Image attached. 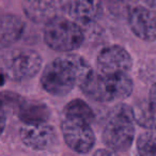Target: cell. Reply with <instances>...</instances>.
Listing matches in <instances>:
<instances>
[{"instance_id":"cell-1","label":"cell","mask_w":156,"mask_h":156,"mask_svg":"<svg viewBox=\"0 0 156 156\" xmlns=\"http://www.w3.org/2000/svg\"><path fill=\"white\" fill-rule=\"evenodd\" d=\"M94 74L86 60L76 55H65L46 65L41 77L43 89L49 94L63 96L81 86Z\"/></svg>"},{"instance_id":"cell-2","label":"cell","mask_w":156,"mask_h":156,"mask_svg":"<svg viewBox=\"0 0 156 156\" xmlns=\"http://www.w3.org/2000/svg\"><path fill=\"white\" fill-rule=\"evenodd\" d=\"M134 111L127 105L120 104L109 111L102 138L108 149L124 152L132 145L135 138Z\"/></svg>"},{"instance_id":"cell-3","label":"cell","mask_w":156,"mask_h":156,"mask_svg":"<svg viewBox=\"0 0 156 156\" xmlns=\"http://www.w3.org/2000/svg\"><path fill=\"white\" fill-rule=\"evenodd\" d=\"M87 96L98 102H115L129 96L133 81L127 74H95L81 86Z\"/></svg>"},{"instance_id":"cell-4","label":"cell","mask_w":156,"mask_h":156,"mask_svg":"<svg viewBox=\"0 0 156 156\" xmlns=\"http://www.w3.org/2000/svg\"><path fill=\"white\" fill-rule=\"evenodd\" d=\"M85 35L81 28L73 20L64 17L55 18L46 24L44 40L47 46L56 51L69 52L81 46Z\"/></svg>"},{"instance_id":"cell-5","label":"cell","mask_w":156,"mask_h":156,"mask_svg":"<svg viewBox=\"0 0 156 156\" xmlns=\"http://www.w3.org/2000/svg\"><path fill=\"white\" fill-rule=\"evenodd\" d=\"M2 72L8 78L23 81L35 76L42 66V59L37 51L28 48H17L8 51L3 57Z\"/></svg>"},{"instance_id":"cell-6","label":"cell","mask_w":156,"mask_h":156,"mask_svg":"<svg viewBox=\"0 0 156 156\" xmlns=\"http://www.w3.org/2000/svg\"><path fill=\"white\" fill-rule=\"evenodd\" d=\"M62 135L67 147L74 152L86 154L95 144V136L90 123L79 118L66 117L61 124Z\"/></svg>"},{"instance_id":"cell-7","label":"cell","mask_w":156,"mask_h":156,"mask_svg":"<svg viewBox=\"0 0 156 156\" xmlns=\"http://www.w3.org/2000/svg\"><path fill=\"white\" fill-rule=\"evenodd\" d=\"M96 64L102 74H127L132 69L133 59L124 48L112 45L101 50Z\"/></svg>"},{"instance_id":"cell-8","label":"cell","mask_w":156,"mask_h":156,"mask_svg":"<svg viewBox=\"0 0 156 156\" xmlns=\"http://www.w3.org/2000/svg\"><path fill=\"white\" fill-rule=\"evenodd\" d=\"M20 139L28 147L35 151L47 150L56 142L57 135L55 128L47 124L32 123L25 124L20 128Z\"/></svg>"},{"instance_id":"cell-9","label":"cell","mask_w":156,"mask_h":156,"mask_svg":"<svg viewBox=\"0 0 156 156\" xmlns=\"http://www.w3.org/2000/svg\"><path fill=\"white\" fill-rule=\"evenodd\" d=\"M66 9L63 0H24L23 10L30 20L47 24L59 17Z\"/></svg>"},{"instance_id":"cell-10","label":"cell","mask_w":156,"mask_h":156,"mask_svg":"<svg viewBox=\"0 0 156 156\" xmlns=\"http://www.w3.org/2000/svg\"><path fill=\"white\" fill-rule=\"evenodd\" d=\"M128 25L139 39L147 42L156 41V12L135 5L128 12Z\"/></svg>"},{"instance_id":"cell-11","label":"cell","mask_w":156,"mask_h":156,"mask_svg":"<svg viewBox=\"0 0 156 156\" xmlns=\"http://www.w3.org/2000/svg\"><path fill=\"white\" fill-rule=\"evenodd\" d=\"M103 0H67L65 7L72 18L88 23L100 15Z\"/></svg>"},{"instance_id":"cell-12","label":"cell","mask_w":156,"mask_h":156,"mask_svg":"<svg viewBox=\"0 0 156 156\" xmlns=\"http://www.w3.org/2000/svg\"><path fill=\"white\" fill-rule=\"evenodd\" d=\"M25 25L20 17L12 14H3L1 16V32L0 44L5 48L20 39L24 32Z\"/></svg>"},{"instance_id":"cell-13","label":"cell","mask_w":156,"mask_h":156,"mask_svg":"<svg viewBox=\"0 0 156 156\" xmlns=\"http://www.w3.org/2000/svg\"><path fill=\"white\" fill-rule=\"evenodd\" d=\"M20 119L25 124L43 123L47 122L50 117V111L48 107L43 103L37 102H24L18 108Z\"/></svg>"},{"instance_id":"cell-14","label":"cell","mask_w":156,"mask_h":156,"mask_svg":"<svg viewBox=\"0 0 156 156\" xmlns=\"http://www.w3.org/2000/svg\"><path fill=\"white\" fill-rule=\"evenodd\" d=\"M134 118L137 124L147 129H156V115L149 106L147 101L136 104L133 107Z\"/></svg>"},{"instance_id":"cell-15","label":"cell","mask_w":156,"mask_h":156,"mask_svg":"<svg viewBox=\"0 0 156 156\" xmlns=\"http://www.w3.org/2000/svg\"><path fill=\"white\" fill-rule=\"evenodd\" d=\"M65 115L75 117L91 123L94 120V112L91 107L83 100H73L65 106Z\"/></svg>"},{"instance_id":"cell-16","label":"cell","mask_w":156,"mask_h":156,"mask_svg":"<svg viewBox=\"0 0 156 156\" xmlns=\"http://www.w3.org/2000/svg\"><path fill=\"white\" fill-rule=\"evenodd\" d=\"M137 151L143 156L156 155V133H142L137 139Z\"/></svg>"},{"instance_id":"cell-17","label":"cell","mask_w":156,"mask_h":156,"mask_svg":"<svg viewBox=\"0 0 156 156\" xmlns=\"http://www.w3.org/2000/svg\"><path fill=\"white\" fill-rule=\"evenodd\" d=\"M138 0H105L107 7L112 13L123 14L129 12L132 8L135 7V3Z\"/></svg>"},{"instance_id":"cell-18","label":"cell","mask_w":156,"mask_h":156,"mask_svg":"<svg viewBox=\"0 0 156 156\" xmlns=\"http://www.w3.org/2000/svg\"><path fill=\"white\" fill-rule=\"evenodd\" d=\"M147 103H149V106L151 107V109L153 110V112L156 115V83L152 86L151 90H150Z\"/></svg>"},{"instance_id":"cell-19","label":"cell","mask_w":156,"mask_h":156,"mask_svg":"<svg viewBox=\"0 0 156 156\" xmlns=\"http://www.w3.org/2000/svg\"><path fill=\"white\" fill-rule=\"evenodd\" d=\"M117 152L112 151V150H98V151L95 152V155H100V154H102V155H104V154H108V155H112V154H115Z\"/></svg>"},{"instance_id":"cell-20","label":"cell","mask_w":156,"mask_h":156,"mask_svg":"<svg viewBox=\"0 0 156 156\" xmlns=\"http://www.w3.org/2000/svg\"><path fill=\"white\" fill-rule=\"evenodd\" d=\"M145 2L147 3V5L151 9H153L156 12V0H145Z\"/></svg>"}]
</instances>
